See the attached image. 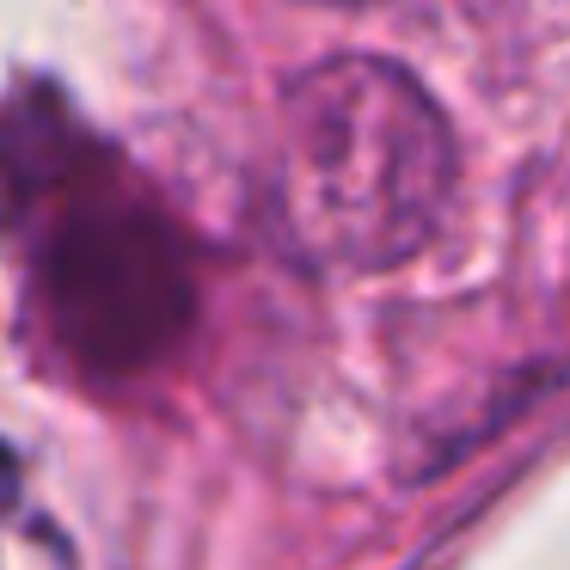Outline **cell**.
<instances>
[{"mask_svg":"<svg viewBox=\"0 0 570 570\" xmlns=\"http://www.w3.org/2000/svg\"><path fill=\"white\" fill-rule=\"evenodd\" d=\"M454 190L435 99L381 56H337L288 87L276 197L295 246L332 271L405 264Z\"/></svg>","mask_w":570,"mask_h":570,"instance_id":"1","label":"cell"},{"mask_svg":"<svg viewBox=\"0 0 570 570\" xmlns=\"http://www.w3.org/2000/svg\"><path fill=\"white\" fill-rule=\"evenodd\" d=\"M43 295L62 344L99 374L148 368L190 325L185 246L148 209H92L56 234Z\"/></svg>","mask_w":570,"mask_h":570,"instance_id":"2","label":"cell"},{"mask_svg":"<svg viewBox=\"0 0 570 570\" xmlns=\"http://www.w3.org/2000/svg\"><path fill=\"white\" fill-rule=\"evenodd\" d=\"M7 484H13V472H7V454H0V497H7Z\"/></svg>","mask_w":570,"mask_h":570,"instance_id":"3","label":"cell"}]
</instances>
